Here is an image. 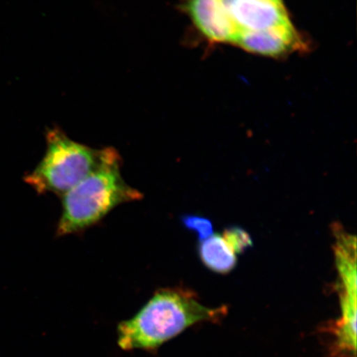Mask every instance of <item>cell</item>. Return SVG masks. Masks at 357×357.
I'll list each match as a JSON object with an SVG mask.
<instances>
[{
  "instance_id": "1",
  "label": "cell",
  "mask_w": 357,
  "mask_h": 357,
  "mask_svg": "<svg viewBox=\"0 0 357 357\" xmlns=\"http://www.w3.org/2000/svg\"><path fill=\"white\" fill-rule=\"evenodd\" d=\"M227 307H207L191 290L165 288L158 290L132 319L118 327V344L123 350L153 351L191 326L218 322Z\"/></svg>"
},
{
  "instance_id": "2",
  "label": "cell",
  "mask_w": 357,
  "mask_h": 357,
  "mask_svg": "<svg viewBox=\"0 0 357 357\" xmlns=\"http://www.w3.org/2000/svg\"><path fill=\"white\" fill-rule=\"evenodd\" d=\"M121 162L118 151L111 147L100 166L62 196L58 236L86 230L119 205L144 197L139 190L124 181L120 171Z\"/></svg>"
},
{
  "instance_id": "3",
  "label": "cell",
  "mask_w": 357,
  "mask_h": 357,
  "mask_svg": "<svg viewBox=\"0 0 357 357\" xmlns=\"http://www.w3.org/2000/svg\"><path fill=\"white\" fill-rule=\"evenodd\" d=\"M110 149H93L52 129L47 133L46 153L25 181L40 195L62 197L100 166Z\"/></svg>"
},
{
  "instance_id": "4",
  "label": "cell",
  "mask_w": 357,
  "mask_h": 357,
  "mask_svg": "<svg viewBox=\"0 0 357 357\" xmlns=\"http://www.w3.org/2000/svg\"><path fill=\"white\" fill-rule=\"evenodd\" d=\"M239 31H266L292 28L282 1L275 0H221Z\"/></svg>"
},
{
  "instance_id": "5",
  "label": "cell",
  "mask_w": 357,
  "mask_h": 357,
  "mask_svg": "<svg viewBox=\"0 0 357 357\" xmlns=\"http://www.w3.org/2000/svg\"><path fill=\"white\" fill-rule=\"evenodd\" d=\"M185 11L205 38L213 43H233L239 30L221 0H186Z\"/></svg>"
},
{
  "instance_id": "6",
  "label": "cell",
  "mask_w": 357,
  "mask_h": 357,
  "mask_svg": "<svg viewBox=\"0 0 357 357\" xmlns=\"http://www.w3.org/2000/svg\"><path fill=\"white\" fill-rule=\"evenodd\" d=\"M244 50L256 54L280 57L305 47L296 29L266 31H239L234 43Z\"/></svg>"
},
{
  "instance_id": "7",
  "label": "cell",
  "mask_w": 357,
  "mask_h": 357,
  "mask_svg": "<svg viewBox=\"0 0 357 357\" xmlns=\"http://www.w3.org/2000/svg\"><path fill=\"white\" fill-rule=\"evenodd\" d=\"M199 255L209 270L220 274L229 273L238 263L236 254L220 234H213L200 242Z\"/></svg>"
},
{
  "instance_id": "8",
  "label": "cell",
  "mask_w": 357,
  "mask_h": 357,
  "mask_svg": "<svg viewBox=\"0 0 357 357\" xmlns=\"http://www.w3.org/2000/svg\"><path fill=\"white\" fill-rule=\"evenodd\" d=\"M222 236L235 254L243 253L253 244L252 236L238 227L226 229Z\"/></svg>"
},
{
  "instance_id": "9",
  "label": "cell",
  "mask_w": 357,
  "mask_h": 357,
  "mask_svg": "<svg viewBox=\"0 0 357 357\" xmlns=\"http://www.w3.org/2000/svg\"><path fill=\"white\" fill-rule=\"evenodd\" d=\"M183 225L187 229L195 231L200 242L213 234V223L208 218L197 215H185L182 218Z\"/></svg>"
},
{
  "instance_id": "10",
  "label": "cell",
  "mask_w": 357,
  "mask_h": 357,
  "mask_svg": "<svg viewBox=\"0 0 357 357\" xmlns=\"http://www.w3.org/2000/svg\"><path fill=\"white\" fill-rule=\"evenodd\" d=\"M275 1H282V0H275Z\"/></svg>"
}]
</instances>
